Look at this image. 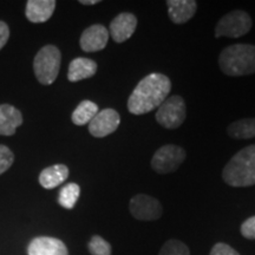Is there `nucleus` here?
<instances>
[{
  "label": "nucleus",
  "mask_w": 255,
  "mask_h": 255,
  "mask_svg": "<svg viewBox=\"0 0 255 255\" xmlns=\"http://www.w3.org/2000/svg\"><path fill=\"white\" fill-rule=\"evenodd\" d=\"M171 82L163 73H150L139 81L128 100V110L132 115L152 111L168 98Z\"/></svg>",
  "instance_id": "nucleus-1"
},
{
  "label": "nucleus",
  "mask_w": 255,
  "mask_h": 255,
  "mask_svg": "<svg viewBox=\"0 0 255 255\" xmlns=\"http://www.w3.org/2000/svg\"><path fill=\"white\" fill-rule=\"evenodd\" d=\"M222 178L231 187H251L255 184V144L237 152L226 164Z\"/></svg>",
  "instance_id": "nucleus-2"
},
{
  "label": "nucleus",
  "mask_w": 255,
  "mask_h": 255,
  "mask_svg": "<svg viewBox=\"0 0 255 255\" xmlns=\"http://www.w3.org/2000/svg\"><path fill=\"white\" fill-rule=\"evenodd\" d=\"M219 65L222 72L232 77L255 73V45L234 44L220 53Z\"/></svg>",
  "instance_id": "nucleus-3"
},
{
  "label": "nucleus",
  "mask_w": 255,
  "mask_h": 255,
  "mask_svg": "<svg viewBox=\"0 0 255 255\" xmlns=\"http://www.w3.org/2000/svg\"><path fill=\"white\" fill-rule=\"evenodd\" d=\"M62 55L55 45H46L38 51L34 57L33 70L38 82L50 85L56 81L59 73Z\"/></svg>",
  "instance_id": "nucleus-4"
},
{
  "label": "nucleus",
  "mask_w": 255,
  "mask_h": 255,
  "mask_svg": "<svg viewBox=\"0 0 255 255\" xmlns=\"http://www.w3.org/2000/svg\"><path fill=\"white\" fill-rule=\"evenodd\" d=\"M186 103L181 96H171L157 108L156 121L167 129H177L186 121Z\"/></svg>",
  "instance_id": "nucleus-5"
},
{
  "label": "nucleus",
  "mask_w": 255,
  "mask_h": 255,
  "mask_svg": "<svg viewBox=\"0 0 255 255\" xmlns=\"http://www.w3.org/2000/svg\"><path fill=\"white\" fill-rule=\"evenodd\" d=\"M252 28L251 15L245 11H233L220 19L215 28V37L239 38Z\"/></svg>",
  "instance_id": "nucleus-6"
},
{
  "label": "nucleus",
  "mask_w": 255,
  "mask_h": 255,
  "mask_svg": "<svg viewBox=\"0 0 255 255\" xmlns=\"http://www.w3.org/2000/svg\"><path fill=\"white\" fill-rule=\"evenodd\" d=\"M186 159V151L182 146L165 144L155 152L151 158V168L157 174L165 175L177 170Z\"/></svg>",
  "instance_id": "nucleus-7"
},
{
  "label": "nucleus",
  "mask_w": 255,
  "mask_h": 255,
  "mask_svg": "<svg viewBox=\"0 0 255 255\" xmlns=\"http://www.w3.org/2000/svg\"><path fill=\"white\" fill-rule=\"evenodd\" d=\"M130 213L133 218L141 221H154L162 216L163 209L155 197L146 194H137L130 200Z\"/></svg>",
  "instance_id": "nucleus-8"
},
{
  "label": "nucleus",
  "mask_w": 255,
  "mask_h": 255,
  "mask_svg": "<svg viewBox=\"0 0 255 255\" xmlns=\"http://www.w3.org/2000/svg\"><path fill=\"white\" fill-rule=\"evenodd\" d=\"M120 123V114L116 110L108 108L98 111L97 115L91 120V122L89 123V131L94 137L102 138L116 131Z\"/></svg>",
  "instance_id": "nucleus-9"
},
{
  "label": "nucleus",
  "mask_w": 255,
  "mask_h": 255,
  "mask_svg": "<svg viewBox=\"0 0 255 255\" xmlns=\"http://www.w3.org/2000/svg\"><path fill=\"white\" fill-rule=\"evenodd\" d=\"M108 40H109V31L107 30V27L101 24H95L84 30L79 44L85 52H97L108 45Z\"/></svg>",
  "instance_id": "nucleus-10"
},
{
  "label": "nucleus",
  "mask_w": 255,
  "mask_h": 255,
  "mask_svg": "<svg viewBox=\"0 0 255 255\" xmlns=\"http://www.w3.org/2000/svg\"><path fill=\"white\" fill-rule=\"evenodd\" d=\"M137 27V18L135 14L123 12L120 13L110 23L109 34L116 43H124L135 33Z\"/></svg>",
  "instance_id": "nucleus-11"
},
{
  "label": "nucleus",
  "mask_w": 255,
  "mask_h": 255,
  "mask_svg": "<svg viewBox=\"0 0 255 255\" xmlns=\"http://www.w3.org/2000/svg\"><path fill=\"white\" fill-rule=\"evenodd\" d=\"M28 255H69L65 244L59 239L39 237L33 239L27 247Z\"/></svg>",
  "instance_id": "nucleus-12"
},
{
  "label": "nucleus",
  "mask_w": 255,
  "mask_h": 255,
  "mask_svg": "<svg viewBox=\"0 0 255 255\" xmlns=\"http://www.w3.org/2000/svg\"><path fill=\"white\" fill-rule=\"evenodd\" d=\"M168 14L174 24H184L196 13L197 4L194 0H168Z\"/></svg>",
  "instance_id": "nucleus-13"
},
{
  "label": "nucleus",
  "mask_w": 255,
  "mask_h": 255,
  "mask_svg": "<svg viewBox=\"0 0 255 255\" xmlns=\"http://www.w3.org/2000/svg\"><path fill=\"white\" fill-rule=\"evenodd\" d=\"M55 8V0H28L26 4V18L31 23H45L52 17Z\"/></svg>",
  "instance_id": "nucleus-14"
},
{
  "label": "nucleus",
  "mask_w": 255,
  "mask_h": 255,
  "mask_svg": "<svg viewBox=\"0 0 255 255\" xmlns=\"http://www.w3.org/2000/svg\"><path fill=\"white\" fill-rule=\"evenodd\" d=\"M23 123V115L8 104L0 105V135L12 136Z\"/></svg>",
  "instance_id": "nucleus-15"
},
{
  "label": "nucleus",
  "mask_w": 255,
  "mask_h": 255,
  "mask_svg": "<svg viewBox=\"0 0 255 255\" xmlns=\"http://www.w3.org/2000/svg\"><path fill=\"white\" fill-rule=\"evenodd\" d=\"M96 72H97V63L92 59L79 57L70 63L68 78L70 82H79L92 77Z\"/></svg>",
  "instance_id": "nucleus-16"
},
{
  "label": "nucleus",
  "mask_w": 255,
  "mask_h": 255,
  "mask_svg": "<svg viewBox=\"0 0 255 255\" xmlns=\"http://www.w3.org/2000/svg\"><path fill=\"white\" fill-rule=\"evenodd\" d=\"M69 177V168L65 164H55L47 167L39 175V183L45 189H53L64 183Z\"/></svg>",
  "instance_id": "nucleus-17"
},
{
  "label": "nucleus",
  "mask_w": 255,
  "mask_h": 255,
  "mask_svg": "<svg viewBox=\"0 0 255 255\" xmlns=\"http://www.w3.org/2000/svg\"><path fill=\"white\" fill-rule=\"evenodd\" d=\"M228 135L235 139H248L255 137V119H242L233 122L227 129Z\"/></svg>",
  "instance_id": "nucleus-18"
},
{
  "label": "nucleus",
  "mask_w": 255,
  "mask_h": 255,
  "mask_svg": "<svg viewBox=\"0 0 255 255\" xmlns=\"http://www.w3.org/2000/svg\"><path fill=\"white\" fill-rule=\"evenodd\" d=\"M98 113V105L91 101H83L78 104L72 113L71 120L76 126H85L91 122V120Z\"/></svg>",
  "instance_id": "nucleus-19"
},
{
  "label": "nucleus",
  "mask_w": 255,
  "mask_h": 255,
  "mask_svg": "<svg viewBox=\"0 0 255 255\" xmlns=\"http://www.w3.org/2000/svg\"><path fill=\"white\" fill-rule=\"evenodd\" d=\"M81 188L76 183L65 184L59 191L58 202L59 205L66 209H72L79 199Z\"/></svg>",
  "instance_id": "nucleus-20"
},
{
  "label": "nucleus",
  "mask_w": 255,
  "mask_h": 255,
  "mask_svg": "<svg viewBox=\"0 0 255 255\" xmlns=\"http://www.w3.org/2000/svg\"><path fill=\"white\" fill-rule=\"evenodd\" d=\"M158 255H190V251L182 241L169 240L162 246Z\"/></svg>",
  "instance_id": "nucleus-21"
},
{
  "label": "nucleus",
  "mask_w": 255,
  "mask_h": 255,
  "mask_svg": "<svg viewBox=\"0 0 255 255\" xmlns=\"http://www.w3.org/2000/svg\"><path fill=\"white\" fill-rule=\"evenodd\" d=\"M89 252L92 255H111V246L100 235H95L89 242Z\"/></svg>",
  "instance_id": "nucleus-22"
},
{
  "label": "nucleus",
  "mask_w": 255,
  "mask_h": 255,
  "mask_svg": "<svg viewBox=\"0 0 255 255\" xmlns=\"http://www.w3.org/2000/svg\"><path fill=\"white\" fill-rule=\"evenodd\" d=\"M14 161V155L6 145H0V175L9 169Z\"/></svg>",
  "instance_id": "nucleus-23"
},
{
  "label": "nucleus",
  "mask_w": 255,
  "mask_h": 255,
  "mask_svg": "<svg viewBox=\"0 0 255 255\" xmlns=\"http://www.w3.org/2000/svg\"><path fill=\"white\" fill-rule=\"evenodd\" d=\"M241 234L242 237L255 240V216L247 219L246 221L241 225Z\"/></svg>",
  "instance_id": "nucleus-24"
},
{
  "label": "nucleus",
  "mask_w": 255,
  "mask_h": 255,
  "mask_svg": "<svg viewBox=\"0 0 255 255\" xmlns=\"http://www.w3.org/2000/svg\"><path fill=\"white\" fill-rule=\"evenodd\" d=\"M209 255H240L238 251H235L234 248L229 246L227 244H223V242H219L214 247L212 248Z\"/></svg>",
  "instance_id": "nucleus-25"
},
{
  "label": "nucleus",
  "mask_w": 255,
  "mask_h": 255,
  "mask_svg": "<svg viewBox=\"0 0 255 255\" xmlns=\"http://www.w3.org/2000/svg\"><path fill=\"white\" fill-rule=\"evenodd\" d=\"M9 38V30L7 24L4 21H0V50L6 45Z\"/></svg>",
  "instance_id": "nucleus-26"
},
{
  "label": "nucleus",
  "mask_w": 255,
  "mask_h": 255,
  "mask_svg": "<svg viewBox=\"0 0 255 255\" xmlns=\"http://www.w3.org/2000/svg\"><path fill=\"white\" fill-rule=\"evenodd\" d=\"M79 2L83 5H96L100 2V0H81Z\"/></svg>",
  "instance_id": "nucleus-27"
}]
</instances>
